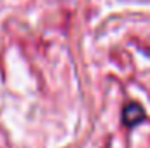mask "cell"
Returning <instances> with one entry per match:
<instances>
[{"label":"cell","instance_id":"cell-1","mask_svg":"<svg viewBox=\"0 0 150 148\" xmlns=\"http://www.w3.org/2000/svg\"><path fill=\"white\" fill-rule=\"evenodd\" d=\"M143 118H145V111H143V108H142L140 105H136V103L127 105V106L124 108V111H122V120H124V124L129 125V127L140 124Z\"/></svg>","mask_w":150,"mask_h":148}]
</instances>
